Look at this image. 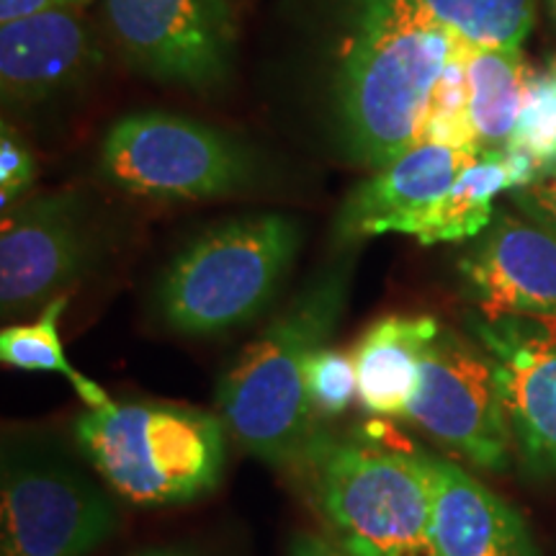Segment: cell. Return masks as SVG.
Segmentation results:
<instances>
[{"instance_id":"cell-20","label":"cell","mask_w":556,"mask_h":556,"mask_svg":"<svg viewBox=\"0 0 556 556\" xmlns=\"http://www.w3.org/2000/svg\"><path fill=\"white\" fill-rule=\"evenodd\" d=\"M438 21L477 47H520L533 29V0H426Z\"/></svg>"},{"instance_id":"cell-12","label":"cell","mask_w":556,"mask_h":556,"mask_svg":"<svg viewBox=\"0 0 556 556\" xmlns=\"http://www.w3.org/2000/svg\"><path fill=\"white\" fill-rule=\"evenodd\" d=\"M456 268L484 317L556 319V232L539 222L495 212Z\"/></svg>"},{"instance_id":"cell-11","label":"cell","mask_w":556,"mask_h":556,"mask_svg":"<svg viewBox=\"0 0 556 556\" xmlns=\"http://www.w3.org/2000/svg\"><path fill=\"white\" fill-rule=\"evenodd\" d=\"M471 332L495 361L518 467L556 477V319L479 315Z\"/></svg>"},{"instance_id":"cell-8","label":"cell","mask_w":556,"mask_h":556,"mask_svg":"<svg viewBox=\"0 0 556 556\" xmlns=\"http://www.w3.org/2000/svg\"><path fill=\"white\" fill-rule=\"evenodd\" d=\"M405 422L492 475H503L516 458L495 361L482 345L446 325L422 351Z\"/></svg>"},{"instance_id":"cell-18","label":"cell","mask_w":556,"mask_h":556,"mask_svg":"<svg viewBox=\"0 0 556 556\" xmlns=\"http://www.w3.org/2000/svg\"><path fill=\"white\" fill-rule=\"evenodd\" d=\"M469 83V111L482 150H505L518 127L523 106L526 67L520 47H477L464 50Z\"/></svg>"},{"instance_id":"cell-10","label":"cell","mask_w":556,"mask_h":556,"mask_svg":"<svg viewBox=\"0 0 556 556\" xmlns=\"http://www.w3.org/2000/svg\"><path fill=\"white\" fill-rule=\"evenodd\" d=\"M96 242L78 193L54 191L18 201L0 227V312L16 319L41 312L93 268Z\"/></svg>"},{"instance_id":"cell-5","label":"cell","mask_w":556,"mask_h":556,"mask_svg":"<svg viewBox=\"0 0 556 556\" xmlns=\"http://www.w3.org/2000/svg\"><path fill=\"white\" fill-rule=\"evenodd\" d=\"M315 505L351 556H438L428 454L323 438L304 462Z\"/></svg>"},{"instance_id":"cell-7","label":"cell","mask_w":556,"mask_h":556,"mask_svg":"<svg viewBox=\"0 0 556 556\" xmlns=\"http://www.w3.org/2000/svg\"><path fill=\"white\" fill-rule=\"evenodd\" d=\"M101 176L131 197L201 201L253 189L261 160L250 144L165 111L122 116L101 144Z\"/></svg>"},{"instance_id":"cell-29","label":"cell","mask_w":556,"mask_h":556,"mask_svg":"<svg viewBox=\"0 0 556 556\" xmlns=\"http://www.w3.org/2000/svg\"><path fill=\"white\" fill-rule=\"evenodd\" d=\"M139 556H186V554H176V552H148V554H139Z\"/></svg>"},{"instance_id":"cell-27","label":"cell","mask_w":556,"mask_h":556,"mask_svg":"<svg viewBox=\"0 0 556 556\" xmlns=\"http://www.w3.org/2000/svg\"><path fill=\"white\" fill-rule=\"evenodd\" d=\"M289 556H351L336 539L323 536L315 531H299L294 533L289 546Z\"/></svg>"},{"instance_id":"cell-9","label":"cell","mask_w":556,"mask_h":556,"mask_svg":"<svg viewBox=\"0 0 556 556\" xmlns=\"http://www.w3.org/2000/svg\"><path fill=\"white\" fill-rule=\"evenodd\" d=\"M116 50L157 83L204 90L229 75L238 41L227 0H103Z\"/></svg>"},{"instance_id":"cell-13","label":"cell","mask_w":556,"mask_h":556,"mask_svg":"<svg viewBox=\"0 0 556 556\" xmlns=\"http://www.w3.org/2000/svg\"><path fill=\"white\" fill-rule=\"evenodd\" d=\"M479 155L477 150L417 142L348 193L336 219V242L348 248L387 232L407 235Z\"/></svg>"},{"instance_id":"cell-23","label":"cell","mask_w":556,"mask_h":556,"mask_svg":"<svg viewBox=\"0 0 556 556\" xmlns=\"http://www.w3.org/2000/svg\"><path fill=\"white\" fill-rule=\"evenodd\" d=\"M304 392L317 420H332L358 400V379L353 356L332 345H317L304 361Z\"/></svg>"},{"instance_id":"cell-25","label":"cell","mask_w":556,"mask_h":556,"mask_svg":"<svg viewBox=\"0 0 556 556\" xmlns=\"http://www.w3.org/2000/svg\"><path fill=\"white\" fill-rule=\"evenodd\" d=\"M510 199L523 217L556 232V173H546L531 184L518 186L510 191Z\"/></svg>"},{"instance_id":"cell-21","label":"cell","mask_w":556,"mask_h":556,"mask_svg":"<svg viewBox=\"0 0 556 556\" xmlns=\"http://www.w3.org/2000/svg\"><path fill=\"white\" fill-rule=\"evenodd\" d=\"M507 148L531 157L539 176L556 173V58L539 73H528L518 127Z\"/></svg>"},{"instance_id":"cell-19","label":"cell","mask_w":556,"mask_h":556,"mask_svg":"<svg viewBox=\"0 0 556 556\" xmlns=\"http://www.w3.org/2000/svg\"><path fill=\"white\" fill-rule=\"evenodd\" d=\"M67 307V294L54 296L37 317L29 323L5 325L0 332V361L3 366L18 371H45L60 374L73 384L78 397L88 409H106L114 405L106 389L99 381L88 379L65 358V348L60 340V319Z\"/></svg>"},{"instance_id":"cell-17","label":"cell","mask_w":556,"mask_h":556,"mask_svg":"<svg viewBox=\"0 0 556 556\" xmlns=\"http://www.w3.org/2000/svg\"><path fill=\"white\" fill-rule=\"evenodd\" d=\"M516 189V173L505 150H484L430 212L409 229L420 245L475 240L495 217V199Z\"/></svg>"},{"instance_id":"cell-1","label":"cell","mask_w":556,"mask_h":556,"mask_svg":"<svg viewBox=\"0 0 556 556\" xmlns=\"http://www.w3.org/2000/svg\"><path fill=\"white\" fill-rule=\"evenodd\" d=\"M462 45L426 0H348L336 101L348 150L364 168H387L422 142L430 96Z\"/></svg>"},{"instance_id":"cell-6","label":"cell","mask_w":556,"mask_h":556,"mask_svg":"<svg viewBox=\"0 0 556 556\" xmlns=\"http://www.w3.org/2000/svg\"><path fill=\"white\" fill-rule=\"evenodd\" d=\"M114 497L54 443L9 438L0 458V556H90L114 536Z\"/></svg>"},{"instance_id":"cell-14","label":"cell","mask_w":556,"mask_h":556,"mask_svg":"<svg viewBox=\"0 0 556 556\" xmlns=\"http://www.w3.org/2000/svg\"><path fill=\"white\" fill-rule=\"evenodd\" d=\"M103 65L86 11H45L0 24V90L5 103H41L83 86Z\"/></svg>"},{"instance_id":"cell-28","label":"cell","mask_w":556,"mask_h":556,"mask_svg":"<svg viewBox=\"0 0 556 556\" xmlns=\"http://www.w3.org/2000/svg\"><path fill=\"white\" fill-rule=\"evenodd\" d=\"M548 18H552V24L556 29V0H548Z\"/></svg>"},{"instance_id":"cell-3","label":"cell","mask_w":556,"mask_h":556,"mask_svg":"<svg viewBox=\"0 0 556 556\" xmlns=\"http://www.w3.org/2000/svg\"><path fill=\"white\" fill-rule=\"evenodd\" d=\"M302 240V225L287 214H250L204 229L160 276V319L189 338L253 323L287 283Z\"/></svg>"},{"instance_id":"cell-15","label":"cell","mask_w":556,"mask_h":556,"mask_svg":"<svg viewBox=\"0 0 556 556\" xmlns=\"http://www.w3.org/2000/svg\"><path fill=\"white\" fill-rule=\"evenodd\" d=\"M428 464L438 556H539L520 510L451 458L428 454Z\"/></svg>"},{"instance_id":"cell-16","label":"cell","mask_w":556,"mask_h":556,"mask_svg":"<svg viewBox=\"0 0 556 556\" xmlns=\"http://www.w3.org/2000/svg\"><path fill=\"white\" fill-rule=\"evenodd\" d=\"M441 323L428 315H389L368 328L351 356L358 405L381 420H405L420 374V356Z\"/></svg>"},{"instance_id":"cell-4","label":"cell","mask_w":556,"mask_h":556,"mask_svg":"<svg viewBox=\"0 0 556 556\" xmlns=\"http://www.w3.org/2000/svg\"><path fill=\"white\" fill-rule=\"evenodd\" d=\"M225 422L173 402H114L75 420L90 467L124 503L184 505L217 490L225 475Z\"/></svg>"},{"instance_id":"cell-24","label":"cell","mask_w":556,"mask_h":556,"mask_svg":"<svg viewBox=\"0 0 556 556\" xmlns=\"http://www.w3.org/2000/svg\"><path fill=\"white\" fill-rule=\"evenodd\" d=\"M37 180V160L11 124L0 129V208L9 212Z\"/></svg>"},{"instance_id":"cell-26","label":"cell","mask_w":556,"mask_h":556,"mask_svg":"<svg viewBox=\"0 0 556 556\" xmlns=\"http://www.w3.org/2000/svg\"><path fill=\"white\" fill-rule=\"evenodd\" d=\"M90 3H93V0H0V24H11V21L34 16V13L45 11H86Z\"/></svg>"},{"instance_id":"cell-22","label":"cell","mask_w":556,"mask_h":556,"mask_svg":"<svg viewBox=\"0 0 556 556\" xmlns=\"http://www.w3.org/2000/svg\"><path fill=\"white\" fill-rule=\"evenodd\" d=\"M467 45L458 47L446 70H443V75L435 83L433 96H430L422 142H438L451 144V148L484 152L477 142V131L475 124H471L469 111V83L467 65H464V50H467Z\"/></svg>"},{"instance_id":"cell-2","label":"cell","mask_w":556,"mask_h":556,"mask_svg":"<svg viewBox=\"0 0 556 556\" xmlns=\"http://www.w3.org/2000/svg\"><path fill=\"white\" fill-rule=\"evenodd\" d=\"M351 276L353 258L312 276L222 374V422L245 454L268 467L304 464L323 441L304 392V361L343 317Z\"/></svg>"}]
</instances>
